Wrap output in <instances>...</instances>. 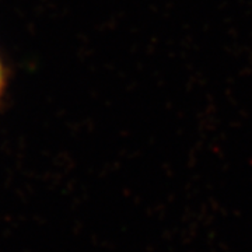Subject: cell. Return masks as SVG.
Wrapping results in <instances>:
<instances>
[{"instance_id": "obj_1", "label": "cell", "mask_w": 252, "mask_h": 252, "mask_svg": "<svg viewBox=\"0 0 252 252\" xmlns=\"http://www.w3.org/2000/svg\"><path fill=\"white\" fill-rule=\"evenodd\" d=\"M0 90H1V70H0Z\"/></svg>"}]
</instances>
